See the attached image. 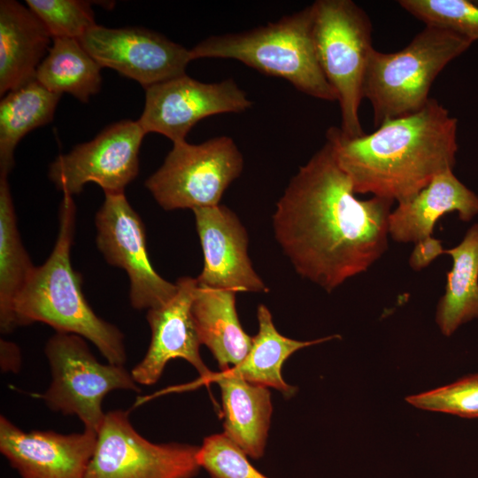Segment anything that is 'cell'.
Listing matches in <instances>:
<instances>
[{"mask_svg": "<svg viewBox=\"0 0 478 478\" xmlns=\"http://www.w3.org/2000/svg\"><path fill=\"white\" fill-rule=\"evenodd\" d=\"M442 254H444L442 242L433 235L428 236L414 243L409 258V266L414 271H420Z\"/></svg>", "mask_w": 478, "mask_h": 478, "instance_id": "30", "label": "cell"}, {"mask_svg": "<svg viewBox=\"0 0 478 478\" xmlns=\"http://www.w3.org/2000/svg\"><path fill=\"white\" fill-rule=\"evenodd\" d=\"M313 39L318 60L337 95L344 136L364 135L359 107L372 50V24L366 12L351 0H318Z\"/></svg>", "mask_w": 478, "mask_h": 478, "instance_id": "6", "label": "cell"}, {"mask_svg": "<svg viewBox=\"0 0 478 478\" xmlns=\"http://www.w3.org/2000/svg\"><path fill=\"white\" fill-rule=\"evenodd\" d=\"M456 212L463 221L478 214V196L464 185L453 170L436 175L410 200L397 204L389 217V235L398 243H416L433 235L436 221Z\"/></svg>", "mask_w": 478, "mask_h": 478, "instance_id": "17", "label": "cell"}, {"mask_svg": "<svg viewBox=\"0 0 478 478\" xmlns=\"http://www.w3.org/2000/svg\"><path fill=\"white\" fill-rule=\"evenodd\" d=\"M476 4H478V1H475Z\"/></svg>", "mask_w": 478, "mask_h": 478, "instance_id": "32", "label": "cell"}, {"mask_svg": "<svg viewBox=\"0 0 478 478\" xmlns=\"http://www.w3.org/2000/svg\"><path fill=\"white\" fill-rule=\"evenodd\" d=\"M102 67L135 80L144 89L186 74L190 50L142 27H91L79 40Z\"/></svg>", "mask_w": 478, "mask_h": 478, "instance_id": "13", "label": "cell"}, {"mask_svg": "<svg viewBox=\"0 0 478 478\" xmlns=\"http://www.w3.org/2000/svg\"><path fill=\"white\" fill-rule=\"evenodd\" d=\"M61 95L36 80L12 90L0 103V175L7 176L14 166L13 153L27 133L53 120Z\"/></svg>", "mask_w": 478, "mask_h": 478, "instance_id": "23", "label": "cell"}, {"mask_svg": "<svg viewBox=\"0 0 478 478\" xmlns=\"http://www.w3.org/2000/svg\"><path fill=\"white\" fill-rule=\"evenodd\" d=\"M411 405L426 411L478 419V374H473L443 387L408 396Z\"/></svg>", "mask_w": 478, "mask_h": 478, "instance_id": "28", "label": "cell"}, {"mask_svg": "<svg viewBox=\"0 0 478 478\" xmlns=\"http://www.w3.org/2000/svg\"><path fill=\"white\" fill-rule=\"evenodd\" d=\"M96 245L105 260L128 275L133 308L149 310L168 302L177 284L161 277L152 266L143 223L124 192L104 193L96 214Z\"/></svg>", "mask_w": 478, "mask_h": 478, "instance_id": "10", "label": "cell"}, {"mask_svg": "<svg viewBox=\"0 0 478 478\" xmlns=\"http://www.w3.org/2000/svg\"><path fill=\"white\" fill-rule=\"evenodd\" d=\"M257 317L258 330L252 336L248 354L239 365L229 370L251 383L273 388L283 397H291L297 388L284 381L281 374L283 363L300 349L338 338L339 335L311 341L295 340L279 333L265 305H258Z\"/></svg>", "mask_w": 478, "mask_h": 478, "instance_id": "21", "label": "cell"}, {"mask_svg": "<svg viewBox=\"0 0 478 478\" xmlns=\"http://www.w3.org/2000/svg\"><path fill=\"white\" fill-rule=\"evenodd\" d=\"M51 38L80 40L96 26L91 4L81 0H27Z\"/></svg>", "mask_w": 478, "mask_h": 478, "instance_id": "27", "label": "cell"}, {"mask_svg": "<svg viewBox=\"0 0 478 478\" xmlns=\"http://www.w3.org/2000/svg\"><path fill=\"white\" fill-rule=\"evenodd\" d=\"M51 36L27 7L13 0L0 2V95L35 80L50 49Z\"/></svg>", "mask_w": 478, "mask_h": 478, "instance_id": "18", "label": "cell"}, {"mask_svg": "<svg viewBox=\"0 0 478 478\" xmlns=\"http://www.w3.org/2000/svg\"><path fill=\"white\" fill-rule=\"evenodd\" d=\"M244 451L226 434L205 437L197 460L211 478H268L256 469Z\"/></svg>", "mask_w": 478, "mask_h": 478, "instance_id": "29", "label": "cell"}, {"mask_svg": "<svg viewBox=\"0 0 478 478\" xmlns=\"http://www.w3.org/2000/svg\"><path fill=\"white\" fill-rule=\"evenodd\" d=\"M458 120L436 99L420 111L389 120L362 136H344L331 127L326 141L355 194L406 202L432 179L453 170Z\"/></svg>", "mask_w": 478, "mask_h": 478, "instance_id": "2", "label": "cell"}, {"mask_svg": "<svg viewBox=\"0 0 478 478\" xmlns=\"http://www.w3.org/2000/svg\"><path fill=\"white\" fill-rule=\"evenodd\" d=\"M0 366L4 373L17 374L21 367V354L19 347L12 342L0 341Z\"/></svg>", "mask_w": 478, "mask_h": 478, "instance_id": "31", "label": "cell"}, {"mask_svg": "<svg viewBox=\"0 0 478 478\" xmlns=\"http://www.w3.org/2000/svg\"><path fill=\"white\" fill-rule=\"evenodd\" d=\"M51 382L40 395L51 411L75 415L84 429L98 432L105 413L103 400L111 391H140L124 366L100 363L80 335L56 332L46 343Z\"/></svg>", "mask_w": 478, "mask_h": 478, "instance_id": "7", "label": "cell"}, {"mask_svg": "<svg viewBox=\"0 0 478 478\" xmlns=\"http://www.w3.org/2000/svg\"><path fill=\"white\" fill-rule=\"evenodd\" d=\"M96 435L83 478H194L201 469L199 446L150 442L135 429L127 411L107 412Z\"/></svg>", "mask_w": 478, "mask_h": 478, "instance_id": "9", "label": "cell"}, {"mask_svg": "<svg viewBox=\"0 0 478 478\" xmlns=\"http://www.w3.org/2000/svg\"><path fill=\"white\" fill-rule=\"evenodd\" d=\"M192 211L204 254L198 285L236 292L268 291L253 268L248 234L236 214L221 204Z\"/></svg>", "mask_w": 478, "mask_h": 478, "instance_id": "16", "label": "cell"}, {"mask_svg": "<svg viewBox=\"0 0 478 478\" xmlns=\"http://www.w3.org/2000/svg\"><path fill=\"white\" fill-rule=\"evenodd\" d=\"M236 291L197 287L191 313L201 344L218 362L220 371L239 365L252 342L243 328L235 308Z\"/></svg>", "mask_w": 478, "mask_h": 478, "instance_id": "20", "label": "cell"}, {"mask_svg": "<svg viewBox=\"0 0 478 478\" xmlns=\"http://www.w3.org/2000/svg\"><path fill=\"white\" fill-rule=\"evenodd\" d=\"M146 132L138 120L113 123L89 142L59 155L49 177L63 195L79 194L86 183L98 184L104 193L124 192L139 173V150Z\"/></svg>", "mask_w": 478, "mask_h": 478, "instance_id": "11", "label": "cell"}, {"mask_svg": "<svg viewBox=\"0 0 478 478\" xmlns=\"http://www.w3.org/2000/svg\"><path fill=\"white\" fill-rule=\"evenodd\" d=\"M313 21L312 4L276 22L210 36L190 49L191 58L235 59L266 75L282 78L310 96L335 102L337 95L318 60Z\"/></svg>", "mask_w": 478, "mask_h": 478, "instance_id": "4", "label": "cell"}, {"mask_svg": "<svg viewBox=\"0 0 478 478\" xmlns=\"http://www.w3.org/2000/svg\"><path fill=\"white\" fill-rule=\"evenodd\" d=\"M398 4L426 26L449 29L478 41V4L468 0H400Z\"/></svg>", "mask_w": 478, "mask_h": 478, "instance_id": "26", "label": "cell"}, {"mask_svg": "<svg viewBox=\"0 0 478 478\" xmlns=\"http://www.w3.org/2000/svg\"><path fill=\"white\" fill-rule=\"evenodd\" d=\"M252 105L233 79L205 83L187 74L145 89V104L138 122L147 133H158L173 143L201 120L212 115L241 112Z\"/></svg>", "mask_w": 478, "mask_h": 478, "instance_id": "12", "label": "cell"}, {"mask_svg": "<svg viewBox=\"0 0 478 478\" xmlns=\"http://www.w3.org/2000/svg\"><path fill=\"white\" fill-rule=\"evenodd\" d=\"M444 254L451 257L452 267L437 303L436 323L443 335L451 336L460 326L478 318V223Z\"/></svg>", "mask_w": 478, "mask_h": 478, "instance_id": "22", "label": "cell"}, {"mask_svg": "<svg viewBox=\"0 0 478 478\" xmlns=\"http://www.w3.org/2000/svg\"><path fill=\"white\" fill-rule=\"evenodd\" d=\"M221 393L223 428L251 459L264 453L270 428L273 405L267 387L251 383L229 369L214 374Z\"/></svg>", "mask_w": 478, "mask_h": 478, "instance_id": "19", "label": "cell"}, {"mask_svg": "<svg viewBox=\"0 0 478 478\" xmlns=\"http://www.w3.org/2000/svg\"><path fill=\"white\" fill-rule=\"evenodd\" d=\"M473 42L449 29L425 26L404 49L371 52L364 98L373 109L374 125L414 113L428 100L438 74Z\"/></svg>", "mask_w": 478, "mask_h": 478, "instance_id": "5", "label": "cell"}, {"mask_svg": "<svg viewBox=\"0 0 478 478\" xmlns=\"http://www.w3.org/2000/svg\"><path fill=\"white\" fill-rule=\"evenodd\" d=\"M102 66L72 38H53V43L39 65L35 80L48 90L61 95L69 93L88 103L102 84Z\"/></svg>", "mask_w": 478, "mask_h": 478, "instance_id": "24", "label": "cell"}, {"mask_svg": "<svg viewBox=\"0 0 478 478\" xmlns=\"http://www.w3.org/2000/svg\"><path fill=\"white\" fill-rule=\"evenodd\" d=\"M75 220L73 196L64 194L56 243L47 260L34 267L16 298V325L42 322L58 333L80 335L90 341L108 363L124 366V335L94 312L82 293L81 275L71 265Z\"/></svg>", "mask_w": 478, "mask_h": 478, "instance_id": "3", "label": "cell"}, {"mask_svg": "<svg viewBox=\"0 0 478 478\" xmlns=\"http://www.w3.org/2000/svg\"><path fill=\"white\" fill-rule=\"evenodd\" d=\"M243 168V155L231 137L199 144L183 141L173 143L145 187L166 211L215 206Z\"/></svg>", "mask_w": 478, "mask_h": 478, "instance_id": "8", "label": "cell"}, {"mask_svg": "<svg viewBox=\"0 0 478 478\" xmlns=\"http://www.w3.org/2000/svg\"><path fill=\"white\" fill-rule=\"evenodd\" d=\"M97 433L24 431L0 417V451L22 478H83Z\"/></svg>", "mask_w": 478, "mask_h": 478, "instance_id": "15", "label": "cell"}, {"mask_svg": "<svg viewBox=\"0 0 478 478\" xmlns=\"http://www.w3.org/2000/svg\"><path fill=\"white\" fill-rule=\"evenodd\" d=\"M33 266L17 227L7 176L0 175V328L10 333L16 327L14 304Z\"/></svg>", "mask_w": 478, "mask_h": 478, "instance_id": "25", "label": "cell"}, {"mask_svg": "<svg viewBox=\"0 0 478 478\" xmlns=\"http://www.w3.org/2000/svg\"><path fill=\"white\" fill-rule=\"evenodd\" d=\"M393 204L358 199L326 141L277 202L274 237L295 271L330 293L385 253Z\"/></svg>", "mask_w": 478, "mask_h": 478, "instance_id": "1", "label": "cell"}, {"mask_svg": "<svg viewBox=\"0 0 478 478\" xmlns=\"http://www.w3.org/2000/svg\"><path fill=\"white\" fill-rule=\"evenodd\" d=\"M176 284L177 292L168 302L147 310L150 343L143 359L131 370L138 385L155 384L167 363L174 358L186 360L203 380L212 382L214 373L200 356L201 342L191 313L198 287L197 278L181 277Z\"/></svg>", "mask_w": 478, "mask_h": 478, "instance_id": "14", "label": "cell"}]
</instances>
